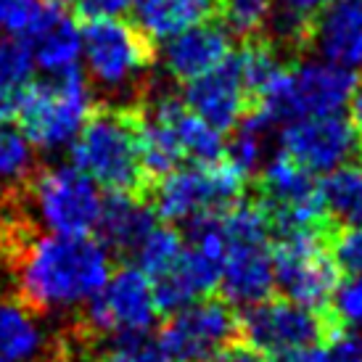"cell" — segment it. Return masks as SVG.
Segmentation results:
<instances>
[{
	"label": "cell",
	"instance_id": "obj_28",
	"mask_svg": "<svg viewBox=\"0 0 362 362\" xmlns=\"http://www.w3.org/2000/svg\"><path fill=\"white\" fill-rule=\"evenodd\" d=\"M333 299H336L333 310L341 317L344 325H362V275L341 278Z\"/></svg>",
	"mask_w": 362,
	"mask_h": 362
},
{
	"label": "cell",
	"instance_id": "obj_5",
	"mask_svg": "<svg viewBox=\"0 0 362 362\" xmlns=\"http://www.w3.org/2000/svg\"><path fill=\"white\" fill-rule=\"evenodd\" d=\"M19 204L24 214L32 211L51 233L90 235L103 199L95 182L77 167H35L19 185Z\"/></svg>",
	"mask_w": 362,
	"mask_h": 362
},
{
	"label": "cell",
	"instance_id": "obj_2",
	"mask_svg": "<svg viewBox=\"0 0 362 362\" xmlns=\"http://www.w3.org/2000/svg\"><path fill=\"white\" fill-rule=\"evenodd\" d=\"M71 161L109 193L151 199L153 177L143 156V114L138 98L93 103L71 143Z\"/></svg>",
	"mask_w": 362,
	"mask_h": 362
},
{
	"label": "cell",
	"instance_id": "obj_17",
	"mask_svg": "<svg viewBox=\"0 0 362 362\" xmlns=\"http://www.w3.org/2000/svg\"><path fill=\"white\" fill-rule=\"evenodd\" d=\"M312 48L325 59L354 69L362 64V0H331L315 21Z\"/></svg>",
	"mask_w": 362,
	"mask_h": 362
},
{
	"label": "cell",
	"instance_id": "obj_1",
	"mask_svg": "<svg viewBox=\"0 0 362 362\" xmlns=\"http://www.w3.org/2000/svg\"><path fill=\"white\" fill-rule=\"evenodd\" d=\"M13 293L40 315L90 302L111 278V254L93 235H37L32 228L11 252Z\"/></svg>",
	"mask_w": 362,
	"mask_h": 362
},
{
	"label": "cell",
	"instance_id": "obj_37",
	"mask_svg": "<svg viewBox=\"0 0 362 362\" xmlns=\"http://www.w3.org/2000/svg\"><path fill=\"white\" fill-rule=\"evenodd\" d=\"M42 3H59V6H61V3H64V0H42Z\"/></svg>",
	"mask_w": 362,
	"mask_h": 362
},
{
	"label": "cell",
	"instance_id": "obj_4",
	"mask_svg": "<svg viewBox=\"0 0 362 362\" xmlns=\"http://www.w3.org/2000/svg\"><path fill=\"white\" fill-rule=\"evenodd\" d=\"M90 90L82 69L66 66L48 71L42 80H30L21 90L16 119L21 135L37 148H59L74 141L85 114L90 111Z\"/></svg>",
	"mask_w": 362,
	"mask_h": 362
},
{
	"label": "cell",
	"instance_id": "obj_10",
	"mask_svg": "<svg viewBox=\"0 0 362 362\" xmlns=\"http://www.w3.org/2000/svg\"><path fill=\"white\" fill-rule=\"evenodd\" d=\"M241 336V315L225 296H206L170 312L159 346L172 362H214Z\"/></svg>",
	"mask_w": 362,
	"mask_h": 362
},
{
	"label": "cell",
	"instance_id": "obj_20",
	"mask_svg": "<svg viewBox=\"0 0 362 362\" xmlns=\"http://www.w3.org/2000/svg\"><path fill=\"white\" fill-rule=\"evenodd\" d=\"M40 317L16 293L0 296V362H32L51 346Z\"/></svg>",
	"mask_w": 362,
	"mask_h": 362
},
{
	"label": "cell",
	"instance_id": "obj_35",
	"mask_svg": "<svg viewBox=\"0 0 362 362\" xmlns=\"http://www.w3.org/2000/svg\"><path fill=\"white\" fill-rule=\"evenodd\" d=\"M13 293V272H11V254L8 246L0 238V296Z\"/></svg>",
	"mask_w": 362,
	"mask_h": 362
},
{
	"label": "cell",
	"instance_id": "obj_16",
	"mask_svg": "<svg viewBox=\"0 0 362 362\" xmlns=\"http://www.w3.org/2000/svg\"><path fill=\"white\" fill-rule=\"evenodd\" d=\"M230 53L233 35L217 16H211L170 37L164 48V66L172 80L188 85L204 77L206 71L217 69Z\"/></svg>",
	"mask_w": 362,
	"mask_h": 362
},
{
	"label": "cell",
	"instance_id": "obj_31",
	"mask_svg": "<svg viewBox=\"0 0 362 362\" xmlns=\"http://www.w3.org/2000/svg\"><path fill=\"white\" fill-rule=\"evenodd\" d=\"M214 362H272V360L264 352H259L257 346L246 344L241 336H238L230 346H225V349L214 357Z\"/></svg>",
	"mask_w": 362,
	"mask_h": 362
},
{
	"label": "cell",
	"instance_id": "obj_24",
	"mask_svg": "<svg viewBox=\"0 0 362 362\" xmlns=\"http://www.w3.org/2000/svg\"><path fill=\"white\" fill-rule=\"evenodd\" d=\"M35 170L32 159V143L19 130H11L0 124V182L3 191H11L27 180Z\"/></svg>",
	"mask_w": 362,
	"mask_h": 362
},
{
	"label": "cell",
	"instance_id": "obj_21",
	"mask_svg": "<svg viewBox=\"0 0 362 362\" xmlns=\"http://www.w3.org/2000/svg\"><path fill=\"white\" fill-rule=\"evenodd\" d=\"M320 191V206L325 225L331 230L344 228H360L362 225V161H346L331 170L322 182H317Z\"/></svg>",
	"mask_w": 362,
	"mask_h": 362
},
{
	"label": "cell",
	"instance_id": "obj_6",
	"mask_svg": "<svg viewBox=\"0 0 362 362\" xmlns=\"http://www.w3.org/2000/svg\"><path fill=\"white\" fill-rule=\"evenodd\" d=\"M249 177L222 156L211 164L175 167L153 182L151 206L164 222H191L238 204Z\"/></svg>",
	"mask_w": 362,
	"mask_h": 362
},
{
	"label": "cell",
	"instance_id": "obj_7",
	"mask_svg": "<svg viewBox=\"0 0 362 362\" xmlns=\"http://www.w3.org/2000/svg\"><path fill=\"white\" fill-rule=\"evenodd\" d=\"M346 325L336 310H312L288 296L262 299L241 315V339L267 357H283L304 346H328Z\"/></svg>",
	"mask_w": 362,
	"mask_h": 362
},
{
	"label": "cell",
	"instance_id": "obj_27",
	"mask_svg": "<svg viewBox=\"0 0 362 362\" xmlns=\"http://www.w3.org/2000/svg\"><path fill=\"white\" fill-rule=\"evenodd\" d=\"M93 362H172L159 341H148L141 336H119V341H114Z\"/></svg>",
	"mask_w": 362,
	"mask_h": 362
},
{
	"label": "cell",
	"instance_id": "obj_3",
	"mask_svg": "<svg viewBox=\"0 0 362 362\" xmlns=\"http://www.w3.org/2000/svg\"><path fill=\"white\" fill-rule=\"evenodd\" d=\"M225 233L220 286L230 304H257L275 286L270 222L257 202H238L220 211Z\"/></svg>",
	"mask_w": 362,
	"mask_h": 362
},
{
	"label": "cell",
	"instance_id": "obj_14",
	"mask_svg": "<svg viewBox=\"0 0 362 362\" xmlns=\"http://www.w3.org/2000/svg\"><path fill=\"white\" fill-rule=\"evenodd\" d=\"M283 153L310 172H331L339 164L360 156V141L352 124L339 114L291 119L281 135Z\"/></svg>",
	"mask_w": 362,
	"mask_h": 362
},
{
	"label": "cell",
	"instance_id": "obj_33",
	"mask_svg": "<svg viewBox=\"0 0 362 362\" xmlns=\"http://www.w3.org/2000/svg\"><path fill=\"white\" fill-rule=\"evenodd\" d=\"M349 124H352L354 135L360 141V151H362V80L354 82V90L349 95Z\"/></svg>",
	"mask_w": 362,
	"mask_h": 362
},
{
	"label": "cell",
	"instance_id": "obj_29",
	"mask_svg": "<svg viewBox=\"0 0 362 362\" xmlns=\"http://www.w3.org/2000/svg\"><path fill=\"white\" fill-rule=\"evenodd\" d=\"M135 6V0H71V19L80 24L98 19H119Z\"/></svg>",
	"mask_w": 362,
	"mask_h": 362
},
{
	"label": "cell",
	"instance_id": "obj_18",
	"mask_svg": "<svg viewBox=\"0 0 362 362\" xmlns=\"http://www.w3.org/2000/svg\"><path fill=\"white\" fill-rule=\"evenodd\" d=\"M19 40L30 48L32 61L48 71L74 66L82 51L80 27L61 11L59 3H42L37 21Z\"/></svg>",
	"mask_w": 362,
	"mask_h": 362
},
{
	"label": "cell",
	"instance_id": "obj_32",
	"mask_svg": "<svg viewBox=\"0 0 362 362\" xmlns=\"http://www.w3.org/2000/svg\"><path fill=\"white\" fill-rule=\"evenodd\" d=\"M21 90L24 88H13L8 82L0 80V124L16 119V111H19Z\"/></svg>",
	"mask_w": 362,
	"mask_h": 362
},
{
	"label": "cell",
	"instance_id": "obj_22",
	"mask_svg": "<svg viewBox=\"0 0 362 362\" xmlns=\"http://www.w3.org/2000/svg\"><path fill=\"white\" fill-rule=\"evenodd\" d=\"M135 24L159 42L217 16V0H135Z\"/></svg>",
	"mask_w": 362,
	"mask_h": 362
},
{
	"label": "cell",
	"instance_id": "obj_23",
	"mask_svg": "<svg viewBox=\"0 0 362 362\" xmlns=\"http://www.w3.org/2000/svg\"><path fill=\"white\" fill-rule=\"evenodd\" d=\"M185 249V241L177 230H172L170 225H153L151 233L141 241V246L135 249V259L138 267L146 272V278L151 281L159 272H164L172 262L180 257V252Z\"/></svg>",
	"mask_w": 362,
	"mask_h": 362
},
{
	"label": "cell",
	"instance_id": "obj_11",
	"mask_svg": "<svg viewBox=\"0 0 362 362\" xmlns=\"http://www.w3.org/2000/svg\"><path fill=\"white\" fill-rule=\"evenodd\" d=\"M80 37L90 74L109 88L138 80L151 69L159 56V42L135 21H88L80 24Z\"/></svg>",
	"mask_w": 362,
	"mask_h": 362
},
{
	"label": "cell",
	"instance_id": "obj_19",
	"mask_svg": "<svg viewBox=\"0 0 362 362\" xmlns=\"http://www.w3.org/2000/svg\"><path fill=\"white\" fill-rule=\"evenodd\" d=\"M156 211L151 202L124 196V193H109L101 204V217L95 230L101 233L106 249H117L122 254H135L141 241L156 225Z\"/></svg>",
	"mask_w": 362,
	"mask_h": 362
},
{
	"label": "cell",
	"instance_id": "obj_25",
	"mask_svg": "<svg viewBox=\"0 0 362 362\" xmlns=\"http://www.w3.org/2000/svg\"><path fill=\"white\" fill-rule=\"evenodd\" d=\"M270 16V0H217V19L233 37H252Z\"/></svg>",
	"mask_w": 362,
	"mask_h": 362
},
{
	"label": "cell",
	"instance_id": "obj_30",
	"mask_svg": "<svg viewBox=\"0 0 362 362\" xmlns=\"http://www.w3.org/2000/svg\"><path fill=\"white\" fill-rule=\"evenodd\" d=\"M328 360L331 362H362V336L349 333L344 328L331 344H328Z\"/></svg>",
	"mask_w": 362,
	"mask_h": 362
},
{
	"label": "cell",
	"instance_id": "obj_26",
	"mask_svg": "<svg viewBox=\"0 0 362 362\" xmlns=\"http://www.w3.org/2000/svg\"><path fill=\"white\" fill-rule=\"evenodd\" d=\"M328 249L341 278L362 275V225L328 233Z\"/></svg>",
	"mask_w": 362,
	"mask_h": 362
},
{
	"label": "cell",
	"instance_id": "obj_34",
	"mask_svg": "<svg viewBox=\"0 0 362 362\" xmlns=\"http://www.w3.org/2000/svg\"><path fill=\"white\" fill-rule=\"evenodd\" d=\"M278 362H331V360H328V346H304V349H296V352L278 357Z\"/></svg>",
	"mask_w": 362,
	"mask_h": 362
},
{
	"label": "cell",
	"instance_id": "obj_8",
	"mask_svg": "<svg viewBox=\"0 0 362 362\" xmlns=\"http://www.w3.org/2000/svg\"><path fill=\"white\" fill-rule=\"evenodd\" d=\"M328 233L331 228L278 233L272 243L275 283L288 299L312 310H331L341 283V272L328 249Z\"/></svg>",
	"mask_w": 362,
	"mask_h": 362
},
{
	"label": "cell",
	"instance_id": "obj_13",
	"mask_svg": "<svg viewBox=\"0 0 362 362\" xmlns=\"http://www.w3.org/2000/svg\"><path fill=\"white\" fill-rule=\"evenodd\" d=\"M159 315L151 281L141 267H119L106 286L88 302L77 331L88 339L103 336H141Z\"/></svg>",
	"mask_w": 362,
	"mask_h": 362
},
{
	"label": "cell",
	"instance_id": "obj_12",
	"mask_svg": "<svg viewBox=\"0 0 362 362\" xmlns=\"http://www.w3.org/2000/svg\"><path fill=\"white\" fill-rule=\"evenodd\" d=\"M257 204L270 222V230H322L328 228L322 217L320 191L310 170L296 164L291 156H275L259 170L257 177Z\"/></svg>",
	"mask_w": 362,
	"mask_h": 362
},
{
	"label": "cell",
	"instance_id": "obj_36",
	"mask_svg": "<svg viewBox=\"0 0 362 362\" xmlns=\"http://www.w3.org/2000/svg\"><path fill=\"white\" fill-rule=\"evenodd\" d=\"M45 362H71V357H69V352H64L61 357H53V360H45Z\"/></svg>",
	"mask_w": 362,
	"mask_h": 362
},
{
	"label": "cell",
	"instance_id": "obj_9",
	"mask_svg": "<svg viewBox=\"0 0 362 362\" xmlns=\"http://www.w3.org/2000/svg\"><path fill=\"white\" fill-rule=\"evenodd\" d=\"M357 77L352 69L336 64H302L293 61L278 80L270 85L257 103L267 119H302V117H320V114H339L349 101Z\"/></svg>",
	"mask_w": 362,
	"mask_h": 362
},
{
	"label": "cell",
	"instance_id": "obj_15",
	"mask_svg": "<svg viewBox=\"0 0 362 362\" xmlns=\"http://www.w3.org/2000/svg\"><path fill=\"white\" fill-rule=\"evenodd\" d=\"M182 101L188 103V109L196 111L206 124H211L220 132L233 130L249 111H254V101L243 85L235 53H230L217 69L188 82Z\"/></svg>",
	"mask_w": 362,
	"mask_h": 362
}]
</instances>
